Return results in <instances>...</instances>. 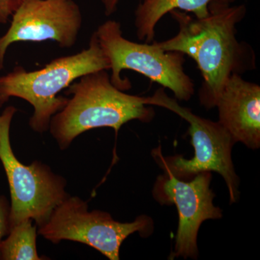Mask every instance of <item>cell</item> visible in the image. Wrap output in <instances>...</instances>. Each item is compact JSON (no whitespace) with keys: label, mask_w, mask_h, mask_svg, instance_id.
<instances>
[{"label":"cell","mask_w":260,"mask_h":260,"mask_svg":"<svg viewBox=\"0 0 260 260\" xmlns=\"http://www.w3.org/2000/svg\"><path fill=\"white\" fill-rule=\"evenodd\" d=\"M231 4L212 1L208 15L203 18L173 10L169 13L179 25V32L172 39L156 42L164 50L179 51L196 61L203 78L198 96L208 109L216 107L224 85L232 75L256 68L252 48L237 38V25L245 18L246 7Z\"/></svg>","instance_id":"1"},{"label":"cell","mask_w":260,"mask_h":260,"mask_svg":"<svg viewBox=\"0 0 260 260\" xmlns=\"http://www.w3.org/2000/svg\"><path fill=\"white\" fill-rule=\"evenodd\" d=\"M67 88L65 93L71 98L51 118L49 128L61 150L89 130L110 127L117 134L128 121L149 122L155 115L143 97L129 95L114 86L107 70L83 75Z\"/></svg>","instance_id":"2"},{"label":"cell","mask_w":260,"mask_h":260,"mask_svg":"<svg viewBox=\"0 0 260 260\" xmlns=\"http://www.w3.org/2000/svg\"><path fill=\"white\" fill-rule=\"evenodd\" d=\"M109 68L94 31L88 47L80 52L54 59L40 70L28 72L16 66L8 74L1 75L0 107L12 97L26 101L34 109L29 126L36 133H45L51 118L68 103V98L58 96L61 90L83 75Z\"/></svg>","instance_id":"3"},{"label":"cell","mask_w":260,"mask_h":260,"mask_svg":"<svg viewBox=\"0 0 260 260\" xmlns=\"http://www.w3.org/2000/svg\"><path fill=\"white\" fill-rule=\"evenodd\" d=\"M146 105L157 106L175 113L189 124L188 133L194 149V158L187 160L181 155L165 157L160 148L153 151V156L164 172L178 179L187 180L201 172L218 173L226 183L231 203H236L239 196V177L232 158L235 142L219 121H213L194 114L190 109L181 107L175 99L158 88L153 95L143 97Z\"/></svg>","instance_id":"4"},{"label":"cell","mask_w":260,"mask_h":260,"mask_svg":"<svg viewBox=\"0 0 260 260\" xmlns=\"http://www.w3.org/2000/svg\"><path fill=\"white\" fill-rule=\"evenodd\" d=\"M95 34L109 60L111 82L119 90L132 88L129 80L121 77L122 70H130L172 90L177 100L188 102L194 95V85L186 74L182 53L164 50L155 41L140 44L127 40L123 37L121 24L115 20L99 25Z\"/></svg>","instance_id":"5"},{"label":"cell","mask_w":260,"mask_h":260,"mask_svg":"<svg viewBox=\"0 0 260 260\" xmlns=\"http://www.w3.org/2000/svg\"><path fill=\"white\" fill-rule=\"evenodd\" d=\"M17 109L10 106L0 115V160L9 183L10 229L26 219L37 227L50 218L58 205L70 196L62 176L56 174L47 164L34 160L22 164L15 156L10 143V126Z\"/></svg>","instance_id":"6"},{"label":"cell","mask_w":260,"mask_h":260,"mask_svg":"<svg viewBox=\"0 0 260 260\" xmlns=\"http://www.w3.org/2000/svg\"><path fill=\"white\" fill-rule=\"evenodd\" d=\"M38 234L59 244L61 241L82 243L96 249L110 260L119 259L123 242L135 232L148 237L153 232L150 217L141 215L131 223L116 221L102 210H88L87 202L79 197L70 196L58 205Z\"/></svg>","instance_id":"7"},{"label":"cell","mask_w":260,"mask_h":260,"mask_svg":"<svg viewBox=\"0 0 260 260\" xmlns=\"http://www.w3.org/2000/svg\"><path fill=\"white\" fill-rule=\"evenodd\" d=\"M211 172H201L187 180L164 172L154 185L153 195L161 205H175L179 213L176 244L169 259H197L198 234L200 225L209 219H220L222 210L213 204L215 197L210 189Z\"/></svg>","instance_id":"8"},{"label":"cell","mask_w":260,"mask_h":260,"mask_svg":"<svg viewBox=\"0 0 260 260\" xmlns=\"http://www.w3.org/2000/svg\"><path fill=\"white\" fill-rule=\"evenodd\" d=\"M11 19L9 28L0 37V70L12 44L51 40L70 49L76 44L83 24L75 0H22Z\"/></svg>","instance_id":"9"},{"label":"cell","mask_w":260,"mask_h":260,"mask_svg":"<svg viewBox=\"0 0 260 260\" xmlns=\"http://www.w3.org/2000/svg\"><path fill=\"white\" fill-rule=\"evenodd\" d=\"M219 122L232 137L251 149L260 147V86L232 75L224 85L216 107Z\"/></svg>","instance_id":"10"},{"label":"cell","mask_w":260,"mask_h":260,"mask_svg":"<svg viewBox=\"0 0 260 260\" xmlns=\"http://www.w3.org/2000/svg\"><path fill=\"white\" fill-rule=\"evenodd\" d=\"M214 0H142L135 12L137 37L146 43L154 42L155 29L164 15L173 10L191 13L198 18L208 15V5ZM233 3L236 0H222Z\"/></svg>","instance_id":"11"},{"label":"cell","mask_w":260,"mask_h":260,"mask_svg":"<svg viewBox=\"0 0 260 260\" xmlns=\"http://www.w3.org/2000/svg\"><path fill=\"white\" fill-rule=\"evenodd\" d=\"M26 219L10 229L8 237L0 242V259L42 260L37 247V227Z\"/></svg>","instance_id":"12"},{"label":"cell","mask_w":260,"mask_h":260,"mask_svg":"<svg viewBox=\"0 0 260 260\" xmlns=\"http://www.w3.org/2000/svg\"><path fill=\"white\" fill-rule=\"evenodd\" d=\"M10 205L4 197L0 198V242L10 233Z\"/></svg>","instance_id":"13"},{"label":"cell","mask_w":260,"mask_h":260,"mask_svg":"<svg viewBox=\"0 0 260 260\" xmlns=\"http://www.w3.org/2000/svg\"><path fill=\"white\" fill-rule=\"evenodd\" d=\"M22 0H0V24H6L21 3Z\"/></svg>","instance_id":"14"},{"label":"cell","mask_w":260,"mask_h":260,"mask_svg":"<svg viewBox=\"0 0 260 260\" xmlns=\"http://www.w3.org/2000/svg\"><path fill=\"white\" fill-rule=\"evenodd\" d=\"M119 1L120 0H102V4L104 5V13L107 16H110L115 13Z\"/></svg>","instance_id":"15"}]
</instances>
